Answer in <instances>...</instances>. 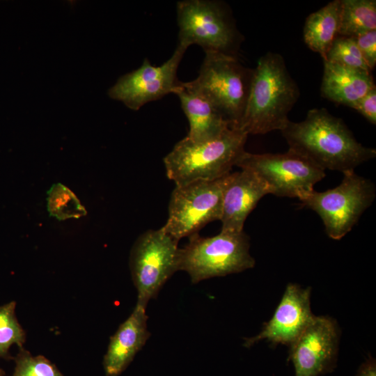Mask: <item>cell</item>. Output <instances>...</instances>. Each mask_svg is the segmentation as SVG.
<instances>
[{"mask_svg": "<svg viewBox=\"0 0 376 376\" xmlns=\"http://www.w3.org/2000/svg\"><path fill=\"white\" fill-rule=\"evenodd\" d=\"M146 308L136 305L131 315L110 338L103 366L107 376H118L144 346L150 334Z\"/></svg>", "mask_w": 376, "mask_h": 376, "instance_id": "obj_15", "label": "cell"}, {"mask_svg": "<svg viewBox=\"0 0 376 376\" xmlns=\"http://www.w3.org/2000/svg\"><path fill=\"white\" fill-rule=\"evenodd\" d=\"M187 49L178 44L172 56L159 66L152 65L146 58L139 68L120 77L109 89V97L137 111L148 102L173 93L180 81L177 72Z\"/></svg>", "mask_w": 376, "mask_h": 376, "instance_id": "obj_11", "label": "cell"}, {"mask_svg": "<svg viewBox=\"0 0 376 376\" xmlns=\"http://www.w3.org/2000/svg\"><path fill=\"white\" fill-rule=\"evenodd\" d=\"M235 166L255 173L277 196L296 197L313 189L326 175L324 169L288 149L284 153L254 154L244 150Z\"/></svg>", "mask_w": 376, "mask_h": 376, "instance_id": "obj_10", "label": "cell"}, {"mask_svg": "<svg viewBox=\"0 0 376 376\" xmlns=\"http://www.w3.org/2000/svg\"><path fill=\"white\" fill-rule=\"evenodd\" d=\"M368 121L376 125V87L373 88L352 107Z\"/></svg>", "mask_w": 376, "mask_h": 376, "instance_id": "obj_25", "label": "cell"}, {"mask_svg": "<svg viewBox=\"0 0 376 376\" xmlns=\"http://www.w3.org/2000/svg\"><path fill=\"white\" fill-rule=\"evenodd\" d=\"M253 70L237 57L206 52L198 75L188 81L216 107L230 127L237 128L246 106Z\"/></svg>", "mask_w": 376, "mask_h": 376, "instance_id": "obj_6", "label": "cell"}, {"mask_svg": "<svg viewBox=\"0 0 376 376\" xmlns=\"http://www.w3.org/2000/svg\"><path fill=\"white\" fill-rule=\"evenodd\" d=\"M247 136L242 130L232 127L203 142H193L185 136L163 159L166 175L175 186L222 178L230 173L245 150Z\"/></svg>", "mask_w": 376, "mask_h": 376, "instance_id": "obj_3", "label": "cell"}, {"mask_svg": "<svg viewBox=\"0 0 376 376\" xmlns=\"http://www.w3.org/2000/svg\"><path fill=\"white\" fill-rule=\"evenodd\" d=\"M5 375V373L4 371L0 368V376H4Z\"/></svg>", "mask_w": 376, "mask_h": 376, "instance_id": "obj_27", "label": "cell"}, {"mask_svg": "<svg viewBox=\"0 0 376 376\" xmlns=\"http://www.w3.org/2000/svg\"><path fill=\"white\" fill-rule=\"evenodd\" d=\"M376 30L375 0H341L339 36L355 38Z\"/></svg>", "mask_w": 376, "mask_h": 376, "instance_id": "obj_19", "label": "cell"}, {"mask_svg": "<svg viewBox=\"0 0 376 376\" xmlns=\"http://www.w3.org/2000/svg\"><path fill=\"white\" fill-rule=\"evenodd\" d=\"M178 42L188 48L197 45L205 52L237 57L242 41L230 9L216 0H182L176 5Z\"/></svg>", "mask_w": 376, "mask_h": 376, "instance_id": "obj_5", "label": "cell"}, {"mask_svg": "<svg viewBox=\"0 0 376 376\" xmlns=\"http://www.w3.org/2000/svg\"><path fill=\"white\" fill-rule=\"evenodd\" d=\"M310 295V288L289 283L271 320L258 335L245 338L244 346L250 347L263 340L290 346L315 317L311 309Z\"/></svg>", "mask_w": 376, "mask_h": 376, "instance_id": "obj_13", "label": "cell"}, {"mask_svg": "<svg viewBox=\"0 0 376 376\" xmlns=\"http://www.w3.org/2000/svg\"><path fill=\"white\" fill-rule=\"evenodd\" d=\"M341 0H334L306 19L303 37L306 45L324 58L339 36Z\"/></svg>", "mask_w": 376, "mask_h": 376, "instance_id": "obj_18", "label": "cell"}, {"mask_svg": "<svg viewBox=\"0 0 376 376\" xmlns=\"http://www.w3.org/2000/svg\"><path fill=\"white\" fill-rule=\"evenodd\" d=\"M230 173L213 180H201L175 186L164 231L179 241L198 233L207 224L220 220L223 192Z\"/></svg>", "mask_w": 376, "mask_h": 376, "instance_id": "obj_8", "label": "cell"}, {"mask_svg": "<svg viewBox=\"0 0 376 376\" xmlns=\"http://www.w3.org/2000/svg\"><path fill=\"white\" fill-rule=\"evenodd\" d=\"M338 330L334 320L315 316L299 337L290 346L289 359L295 376H320L336 367Z\"/></svg>", "mask_w": 376, "mask_h": 376, "instance_id": "obj_12", "label": "cell"}, {"mask_svg": "<svg viewBox=\"0 0 376 376\" xmlns=\"http://www.w3.org/2000/svg\"><path fill=\"white\" fill-rule=\"evenodd\" d=\"M299 97L297 84L283 58L267 52L253 70L249 92L238 129L249 134L281 131L288 115Z\"/></svg>", "mask_w": 376, "mask_h": 376, "instance_id": "obj_2", "label": "cell"}, {"mask_svg": "<svg viewBox=\"0 0 376 376\" xmlns=\"http://www.w3.org/2000/svg\"><path fill=\"white\" fill-rule=\"evenodd\" d=\"M178 241L162 228L148 230L134 242L130 258L132 279L137 291L136 305L146 309L167 280L178 271Z\"/></svg>", "mask_w": 376, "mask_h": 376, "instance_id": "obj_9", "label": "cell"}, {"mask_svg": "<svg viewBox=\"0 0 376 376\" xmlns=\"http://www.w3.org/2000/svg\"><path fill=\"white\" fill-rule=\"evenodd\" d=\"M15 307V301L0 306V358L6 360L14 359L9 353L11 345L22 348L26 341V332L17 321Z\"/></svg>", "mask_w": 376, "mask_h": 376, "instance_id": "obj_20", "label": "cell"}, {"mask_svg": "<svg viewBox=\"0 0 376 376\" xmlns=\"http://www.w3.org/2000/svg\"><path fill=\"white\" fill-rule=\"evenodd\" d=\"M323 63L321 95L329 101L352 108L375 87L369 71L327 61Z\"/></svg>", "mask_w": 376, "mask_h": 376, "instance_id": "obj_17", "label": "cell"}, {"mask_svg": "<svg viewBox=\"0 0 376 376\" xmlns=\"http://www.w3.org/2000/svg\"><path fill=\"white\" fill-rule=\"evenodd\" d=\"M173 93L178 97L188 120L189 130L186 137L191 141L197 143L215 139L230 127L210 101L188 81H179Z\"/></svg>", "mask_w": 376, "mask_h": 376, "instance_id": "obj_16", "label": "cell"}, {"mask_svg": "<svg viewBox=\"0 0 376 376\" xmlns=\"http://www.w3.org/2000/svg\"><path fill=\"white\" fill-rule=\"evenodd\" d=\"M13 359L15 368L13 376H63L44 356H33L24 347L19 348V352Z\"/></svg>", "mask_w": 376, "mask_h": 376, "instance_id": "obj_23", "label": "cell"}, {"mask_svg": "<svg viewBox=\"0 0 376 376\" xmlns=\"http://www.w3.org/2000/svg\"><path fill=\"white\" fill-rule=\"evenodd\" d=\"M47 210L58 220L79 218L86 214L84 207L68 187L61 183L53 185L47 191Z\"/></svg>", "mask_w": 376, "mask_h": 376, "instance_id": "obj_21", "label": "cell"}, {"mask_svg": "<svg viewBox=\"0 0 376 376\" xmlns=\"http://www.w3.org/2000/svg\"><path fill=\"white\" fill-rule=\"evenodd\" d=\"M323 61L371 72L353 37L338 36L333 42Z\"/></svg>", "mask_w": 376, "mask_h": 376, "instance_id": "obj_22", "label": "cell"}, {"mask_svg": "<svg viewBox=\"0 0 376 376\" xmlns=\"http://www.w3.org/2000/svg\"><path fill=\"white\" fill-rule=\"evenodd\" d=\"M375 197L374 184L350 171L343 173L337 187L321 192L312 189L297 198L320 217L330 238L340 240L357 224Z\"/></svg>", "mask_w": 376, "mask_h": 376, "instance_id": "obj_7", "label": "cell"}, {"mask_svg": "<svg viewBox=\"0 0 376 376\" xmlns=\"http://www.w3.org/2000/svg\"><path fill=\"white\" fill-rule=\"evenodd\" d=\"M268 194V186L253 171L241 169L230 173L223 192L221 231H243L246 217Z\"/></svg>", "mask_w": 376, "mask_h": 376, "instance_id": "obj_14", "label": "cell"}, {"mask_svg": "<svg viewBox=\"0 0 376 376\" xmlns=\"http://www.w3.org/2000/svg\"><path fill=\"white\" fill-rule=\"evenodd\" d=\"M356 376H376V363L375 359L369 357L359 367Z\"/></svg>", "mask_w": 376, "mask_h": 376, "instance_id": "obj_26", "label": "cell"}, {"mask_svg": "<svg viewBox=\"0 0 376 376\" xmlns=\"http://www.w3.org/2000/svg\"><path fill=\"white\" fill-rule=\"evenodd\" d=\"M179 249L178 271L186 272L192 283L251 269L255 260L249 253V237L240 233L220 231L212 237L198 233Z\"/></svg>", "mask_w": 376, "mask_h": 376, "instance_id": "obj_4", "label": "cell"}, {"mask_svg": "<svg viewBox=\"0 0 376 376\" xmlns=\"http://www.w3.org/2000/svg\"><path fill=\"white\" fill-rule=\"evenodd\" d=\"M361 54L370 70L376 65V30L354 38Z\"/></svg>", "mask_w": 376, "mask_h": 376, "instance_id": "obj_24", "label": "cell"}, {"mask_svg": "<svg viewBox=\"0 0 376 376\" xmlns=\"http://www.w3.org/2000/svg\"><path fill=\"white\" fill-rule=\"evenodd\" d=\"M289 149L308 159L321 169L354 171L375 157L376 150L358 142L342 119L325 108L312 109L299 123H288L281 131Z\"/></svg>", "mask_w": 376, "mask_h": 376, "instance_id": "obj_1", "label": "cell"}]
</instances>
